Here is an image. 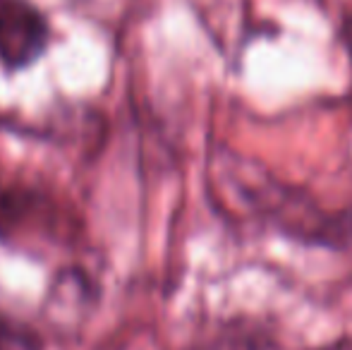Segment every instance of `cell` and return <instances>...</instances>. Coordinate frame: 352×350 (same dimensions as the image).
I'll return each mask as SVG.
<instances>
[{
    "instance_id": "cell-3",
    "label": "cell",
    "mask_w": 352,
    "mask_h": 350,
    "mask_svg": "<svg viewBox=\"0 0 352 350\" xmlns=\"http://www.w3.org/2000/svg\"><path fill=\"white\" fill-rule=\"evenodd\" d=\"M0 350H43V338L24 319L0 312Z\"/></svg>"
},
{
    "instance_id": "cell-2",
    "label": "cell",
    "mask_w": 352,
    "mask_h": 350,
    "mask_svg": "<svg viewBox=\"0 0 352 350\" xmlns=\"http://www.w3.org/2000/svg\"><path fill=\"white\" fill-rule=\"evenodd\" d=\"M53 29L32 0H0V67L8 75L29 70L46 56Z\"/></svg>"
},
{
    "instance_id": "cell-1",
    "label": "cell",
    "mask_w": 352,
    "mask_h": 350,
    "mask_svg": "<svg viewBox=\"0 0 352 350\" xmlns=\"http://www.w3.org/2000/svg\"><path fill=\"white\" fill-rule=\"evenodd\" d=\"M72 238V219L36 187L0 185V243L19 250L48 248Z\"/></svg>"
},
{
    "instance_id": "cell-4",
    "label": "cell",
    "mask_w": 352,
    "mask_h": 350,
    "mask_svg": "<svg viewBox=\"0 0 352 350\" xmlns=\"http://www.w3.org/2000/svg\"><path fill=\"white\" fill-rule=\"evenodd\" d=\"M345 41H348V48L352 53V17L348 19V24H345Z\"/></svg>"
}]
</instances>
